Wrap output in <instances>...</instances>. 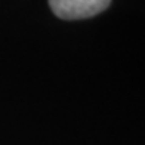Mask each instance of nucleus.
Wrapping results in <instances>:
<instances>
[{
	"instance_id": "f257e3e1",
	"label": "nucleus",
	"mask_w": 145,
	"mask_h": 145,
	"mask_svg": "<svg viewBox=\"0 0 145 145\" xmlns=\"http://www.w3.org/2000/svg\"><path fill=\"white\" fill-rule=\"evenodd\" d=\"M110 5L111 0H49L55 16L65 21L92 18L108 9Z\"/></svg>"
}]
</instances>
